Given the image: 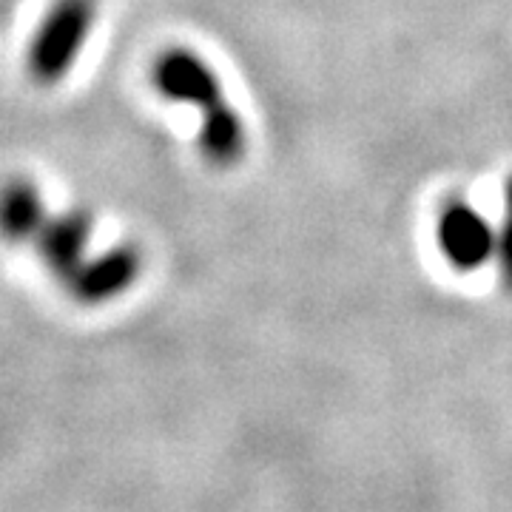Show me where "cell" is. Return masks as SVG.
<instances>
[{
  "instance_id": "6da1fadb",
  "label": "cell",
  "mask_w": 512,
  "mask_h": 512,
  "mask_svg": "<svg viewBox=\"0 0 512 512\" xmlns=\"http://www.w3.org/2000/svg\"><path fill=\"white\" fill-rule=\"evenodd\" d=\"M97 18V0H57L29 46V72L40 86H55L72 72Z\"/></svg>"
},
{
  "instance_id": "7a4b0ae2",
  "label": "cell",
  "mask_w": 512,
  "mask_h": 512,
  "mask_svg": "<svg viewBox=\"0 0 512 512\" xmlns=\"http://www.w3.org/2000/svg\"><path fill=\"white\" fill-rule=\"evenodd\" d=\"M436 237L447 265L456 268L458 274H473L484 268L498 248V234L493 231V225L464 200L447 202L439 217Z\"/></svg>"
},
{
  "instance_id": "3957f363",
  "label": "cell",
  "mask_w": 512,
  "mask_h": 512,
  "mask_svg": "<svg viewBox=\"0 0 512 512\" xmlns=\"http://www.w3.org/2000/svg\"><path fill=\"white\" fill-rule=\"evenodd\" d=\"M151 80H154V89L174 103H188L200 111L225 103L217 72L191 49L163 52L151 69Z\"/></svg>"
},
{
  "instance_id": "277c9868",
  "label": "cell",
  "mask_w": 512,
  "mask_h": 512,
  "mask_svg": "<svg viewBox=\"0 0 512 512\" xmlns=\"http://www.w3.org/2000/svg\"><path fill=\"white\" fill-rule=\"evenodd\" d=\"M143 274V254L134 245H117L106 254L86 259L80 271L66 282V288L83 305H103L111 302L140 279Z\"/></svg>"
},
{
  "instance_id": "5b68a950",
  "label": "cell",
  "mask_w": 512,
  "mask_h": 512,
  "mask_svg": "<svg viewBox=\"0 0 512 512\" xmlns=\"http://www.w3.org/2000/svg\"><path fill=\"white\" fill-rule=\"evenodd\" d=\"M94 231V217L89 211H66L60 217H49L43 225L40 237L35 239L37 254L43 259V265L60 279L69 282L80 265L86 262V248Z\"/></svg>"
},
{
  "instance_id": "8992f818",
  "label": "cell",
  "mask_w": 512,
  "mask_h": 512,
  "mask_svg": "<svg viewBox=\"0 0 512 512\" xmlns=\"http://www.w3.org/2000/svg\"><path fill=\"white\" fill-rule=\"evenodd\" d=\"M49 222V208L32 180L15 177L0 185V237L12 245L35 242Z\"/></svg>"
},
{
  "instance_id": "52a82bcc",
  "label": "cell",
  "mask_w": 512,
  "mask_h": 512,
  "mask_svg": "<svg viewBox=\"0 0 512 512\" xmlns=\"http://www.w3.org/2000/svg\"><path fill=\"white\" fill-rule=\"evenodd\" d=\"M200 148L214 165H234L245 154V126L228 100L202 111Z\"/></svg>"
},
{
  "instance_id": "ba28073f",
  "label": "cell",
  "mask_w": 512,
  "mask_h": 512,
  "mask_svg": "<svg viewBox=\"0 0 512 512\" xmlns=\"http://www.w3.org/2000/svg\"><path fill=\"white\" fill-rule=\"evenodd\" d=\"M495 262H498V279H501L504 291L512 293V177L504 188V220L498 228Z\"/></svg>"
}]
</instances>
